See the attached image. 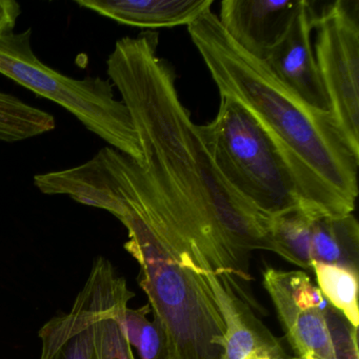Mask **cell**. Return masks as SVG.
Instances as JSON below:
<instances>
[{
    "label": "cell",
    "instance_id": "6da1fadb",
    "mask_svg": "<svg viewBox=\"0 0 359 359\" xmlns=\"http://www.w3.org/2000/svg\"><path fill=\"white\" fill-rule=\"evenodd\" d=\"M159 36L142 32L115 43L107 73L127 107L142 149L149 186L135 211L188 268L201 262L249 306L250 260L271 251L269 220L224 180L176 87L173 67L157 54Z\"/></svg>",
    "mask_w": 359,
    "mask_h": 359
},
{
    "label": "cell",
    "instance_id": "7a4b0ae2",
    "mask_svg": "<svg viewBox=\"0 0 359 359\" xmlns=\"http://www.w3.org/2000/svg\"><path fill=\"white\" fill-rule=\"evenodd\" d=\"M188 31L220 96L232 98L257 119L291 167L306 203L323 214L353 213L359 151L332 113L306 106L264 62L228 36L211 10Z\"/></svg>",
    "mask_w": 359,
    "mask_h": 359
},
{
    "label": "cell",
    "instance_id": "3957f363",
    "mask_svg": "<svg viewBox=\"0 0 359 359\" xmlns=\"http://www.w3.org/2000/svg\"><path fill=\"white\" fill-rule=\"evenodd\" d=\"M95 208L127 229L123 247L140 264L138 283L165 336V359H222L226 323L203 272L182 266L146 222L121 201L102 198Z\"/></svg>",
    "mask_w": 359,
    "mask_h": 359
},
{
    "label": "cell",
    "instance_id": "277c9868",
    "mask_svg": "<svg viewBox=\"0 0 359 359\" xmlns=\"http://www.w3.org/2000/svg\"><path fill=\"white\" fill-rule=\"evenodd\" d=\"M199 131L222 177L262 217L270 220L297 208L313 209L289 163L245 107L220 96L217 116L199 126Z\"/></svg>",
    "mask_w": 359,
    "mask_h": 359
},
{
    "label": "cell",
    "instance_id": "5b68a950",
    "mask_svg": "<svg viewBox=\"0 0 359 359\" xmlns=\"http://www.w3.org/2000/svg\"><path fill=\"white\" fill-rule=\"evenodd\" d=\"M32 30L0 36V74L55 102L109 147L142 163V149L129 111L110 81L77 79L41 62L31 43Z\"/></svg>",
    "mask_w": 359,
    "mask_h": 359
},
{
    "label": "cell",
    "instance_id": "8992f818",
    "mask_svg": "<svg viewBox=\"0 0 359 359\" xmlns=\"http://www.w3.org/2000/svg\"><path fill=\"white\" fill-rule=\"evenodd\" d=\"M314 55L344 135L359 151V0H336L315 13Z\"/></svg>",
    "mask_w": 359,
    "mask_h": 359
},
{
    "label": "cell",
    "instance_id": "52a82bcc",
    "mask_svg": "<svg viewBox=\"0 0 359 359\" xmlns=\"http://www.w3.org/2000/svg\"><path fill=\"white\" fill-rule=\"evenodd\" d=\"M264 287L293 352V359H336L329 311L331 304L306 273L268 268Z\"/></svg>",
    "mask_w": 359,
    "mask_h": 359
},
{
    "label": "cell",
    "instance_id": "ba28073f",
    "mask_svg": "<svg viewBox=\"0 0 359 359\" xmlns=\"http://www.w3.org/2000/svg\"><path fill=\"white\" fill-rule=\"evenodd\" d=\"M315 13L313 4L302 0L287 32L269 50L262 62L306 106L319 112L331 113L311 43Z\"/></svg>",
    "mask_w": 359,
    "mask_h": 359
},
{
    "label": "cell",
    "instance_id": "9c48e42d",
    "mask_svg": "<svg viewBox=\"0 0 359 359\" xmlns=\"http://www.w3.org/2000/svg\"><path fill=\"white\" fill-rule=\"evenodd\" d=\"M300 4L302 0H224L218 20L238 47L262 62L287 32Z\"/></svg>",
    "mask_w": 359,
    "mask_h": 359
},
{
    "label": "cell",
    "instance_id": "30bf717a",
    "mask_svg": "<svg viewBox=\"0 0 359 359\" xmlns=\"http://www.w3.org/2000/svg\"><path fill=\"white\" fill-rule=\"evenodd\" d=\"M203 275L215 296L226 323V346L222 359H293L279 338L256 316L229 285L212 271Z\"/></svg>",
    "mask_w": 359,
    "mask_h": 359
},
{
    "label": "cell",
    "instance_id": "8fae6325",
    "mask_svg": "<svg viewBox=\"0 0 359 359\" xmlns=\"http://www.w3.org/2000/svg\"><path fill=\"white\" fill-rule=\"evenodd\" d=\"M92 266L98 277L92 329L96 359H135L125 325V311L134 293L106 257L95 258Z\"/></svg>",
    "mask_w": 359,
    "mask_h": 359
},
{
    "label": "cell",
    "instance_id": "7c38bea8",
    "mask_svg": "<svg viewBox=\"0 0 359 359\" xmlns=\"http://www.w3.org/2000/svg\"><path fill=\"white\" fill-rule=\"evenodd\" d=\"M97 293V273L92 266L71 310L52 317L39 330L41 359H96L92 329Z\"/></svg>",
    "mask_w": 359,
    "mask_h": 359
},
{
    "label": "cell",
    "instance_id": "4fadbf2b",
    "mask_svg": "<svg viewBox=\"0 0 359 359\" xmlns=\"http://www.w3.org/2000/svg\"><path fill=\"white\" fill-rule=\"evenodd\" d=\"M213 0H75L79 7L126 26H187L211 10Z\"/></svg>",
    "mask_w": 359,
    "mask_h": 359
},
{
    "label": "cell",
    "instance_id": "5bb4252c",
    "mask_svg": "<svg viewBox=\"0 0 359 359\" xmlns=\"http://www.w3.org/2000/svg\"><path fill=\"white\" fill-rule=\"evenodd\" d=\"M313 262L359 273V224L353 213L316 214L312 222Z\"/></svg>",
    "mask_w": 359,
    "mask_h": 359
},
{
    "label": "cell",
    "instance_id": "9a60e30c",
    "mask_svg": "<svg viewBox=\"0 0 359 359\" xmlns=\"http://www.w3.org/2000/svg\"><path fill=\"white\" fill-rule=\"evenodd\" d=\"M316 214L323 213L302 207L271 218L268 224L271 252L299 268L312 271V222Z\"/></svg>",
    "mask_w": 359,
    "mask_h": 359
},
{
    "label": "cell",
    "instance_id": "2e32d148",
    "mask_svg": "<svg viewBox=\"0 0 359 359\" xmlns=\"http://www.w3.org/2000/svg\"><path fill=\"white\" fill-rule=\"evenodd\" d=\"M55 118L13 94L0 91V142H24L53 131Z\"/></svg>",
    "mask_w": 359,
    "mask_h": 359
},
{
    "label": "cell",
    "instance_id": "e0dca14e",
    "mask_svg": "<svg viewBox=\"0 0 359 359\" xmlns=\"http://www.w3.org/2000/svg\"><path fill=\"white\" fill-rule=\"evenodd\" d=\"M312 271L325 299L358 329L359 273L342 266L313 262Z\"/></svg>",
    "mask_w": 359,
    "mask_h": 359
},
{
    "label": "cell",
    "instance_id": "ac0fdd59",
    "mask_svg": "<svg viewBox=\"0 0 359 359\" xmlns=\"http://www.w3.org/2000/svg\"><path fill=\"white\" fill-rule=\"evenodd\" d=\"M150 306L125 311V325L128 339L131 346H135L142 359H165V336L154 320L150 321L148 315Z\"/></svg>",
    "mask_w": 359,
    "mask_h": 359
},
{
    "label": "cell",
    "instance_id": "d6986e66",
    "mask_svg": "<svg viewBox=\"0 0 359 359\" xmlns=\"http://www.w3.org/2000/svg\"><path fill=\"white\" fill-rule=\"evenodd\" d=\"M22 7L14 0H0V36L13 34Z\"/></svg>",
    "mask_w": 359,
    "mask_h": 359
}]
</instances>
